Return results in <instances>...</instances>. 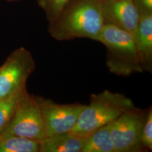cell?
<instances>
[{
    "instance_id": "8fae6325",
    "label": "cell",
    "mask_w": 152,
    "mask_h": 152,
    "mask_svg": "<svg viewBox=\"0 0 152 152\" xmlns=\"http://www.w3.org/2000/svg\"><path fill=\"white\" fill-rule=\"evenodd\" d=\"M82 152H116L110 124L99 128L85 137Z\"/></svg>"
},
{
    "instance_id": "52a82bcc",
    "label": "cell",
    "mask_w": 152,
    "mask_h": 152,
    "mask_svg": "<svg viewBox=\"0 0 152 152\" xmlns=\"http://www.w3.org/2000/svg\"><path fill=\"white\" fill-rule=\"evenodd\" d=\"M41 109L47 137L69 132L86 105L60 104L43 96H34Z\"/></svg>"
},
{
    "instance_id": "ba28073f",
    "label": "cell",
    "mask_w": 152,
    "mask_h": 152,
    "mask_svg": "<svg viewBox=\"0 0 152 152\" xmlns=\"http://www.w3.org/2000/svg\"><path fill=\"white\" fill-rule=\"evenodd\" d=\"M104 24L113 25L134 35L139 12L134 0H102Z\"/></svg>"
},
{
    "instance_id": "8992f818",
    "label": "cell",
    "mask_w": 152,
    "mask_h": 152,
    "mask_svg": "<svg viewBox=\"0 0 152 152\" xmlns=\"http://www.w3.org/2000/svg\"><path fill=\"white\" fill-rule=\"evenodd\" d=\"M148 110L136 107L126 111L110 124L116 152L146 151L141 144V133Z\"/></svg>"
},
{
    "instance_id": "e0dca14e",
    "label": "cell",
    "mask_w": 152,
    "mask_h": 152,
    "mask_svg": "<svg viewBox=\"0 0 152 152\" xmlns=\"http://www.w3.org/2000/svg\"><path fill=\"white\" fill-rule=\"evenodd\" d=\"M7 1H9V2H13V1H20V0H6Z\"/></svg>"
},
{
    "instance_id": "4fadbf2b",
    "label": "cell",
    "mask_w": 152,
    "mask_h": 152,
    "mask_svg": "<svg viewBox=\"0 0 152 152\" xmlns=\"http://www.w3.org/2000/svg\"><path fill=\"white\" fill-rule=\"evenodd\" d=\"M27 88L0 100V135L11 122L21 98Z\"/></svg>"
},
{
    "instance_id": "6da1fadb",
    "label": "cell",
    "mask_w": 152,
    "mask_h": 152,
    "mask_svg": "<svg viewBox=\"0 0 152 152\" xmlns=\"http://www.w3.org/2000/svg\"><path fill=\"white\" fill-rule=\"evenodd\" d=\"M104 24L102 0H69L59 15L49 22L48 29L60 41L80 38L98 41Z\"/></svg>"
},
{
    "instance_id": "277c9868",
    "label": "cell",
    "mask_w": 152,
    "mask_h": 152,
    "mask_svg": "<svg viewBox=\"0 0 152 152\" xmlns=\"http://www.w3.org/2000/svg\"><path fill=\"white\" fill-rule=\"evenodd\" d=\"M21 136L36 141L46 137L41 109L34 95L25 92L11 122L0 136Z\"/></svg>"
},
{
    "instance_id": "5bb4252c",
    "label": "cell",
    "mask_w": 152,
    "mask_h": 152,
    "mask_svg": "<svg viewBox=\"0 0 152 152\" xmlns=\"http://www.w3.org/2000/svg\"><path fill=\"white\" fill-rule=\"evenodd\" d=\"M69 0H37L38 6L43 10L50 22L59 15Z\"/></svg>"
},
{
    "instance_id": "3957f363",
    "label": "cell",
    "mask_w": 152,
    "mask_h": 152,
    "mask_svg": "<svg viewBox=\"0 0 152 152\" xmlns=\"http://www.w3.org/2000/svg\"><path fill=\"white\" fill-rule=\"evenodd\" d=\"M98 42L107 49L106 65L112 73L126 77L144 72L132 33L113 25L104 24Z\"/></svg>"
},
{
    "instance_id": "30bf717a",
    "label": "cell",
    "mask_w": 152,
    "mask_h": 152,
    "mask_svg": "<svg viewBox=\"0 0 152 152\" xmlns=\"http://www.w3.org/2000/svg\"><path fill=\"white\" fill-rule=\"evenodd\" d=\"M85 137L63 133L46 137L39 142V152H82Z\"/></svg>"
},
{
    "instance_id": "9c48e42d",
    "label": "cell",
    "mask_w": 152,
    "mask_h": 152,
    "mask_svg": "<svg viewBox=\"0 0 152 152\" xmlns=\"http://www.w3.org/2000/svg\"><path fill=\"white\" fill-rule=\"evenodd\" d=\"M134 36L143 71L152 73V12L139 14Z\"/></svg>"
},
{
    "instance_id": "9a60e30c",
    "label": "cell",
    "mask_w": 152,
    "mask_h": 152,
    "mask_svg": "<svg viewBox=\"0 0 152 152\" xmlns=\"http://www.w3.org/2000/svg\"><path fill=\"white\" fill-rule=\"evenodd\" d=\"M141 144L142 147L147 150H152V107L148 109L146 121L142 128L141 136Z\"/></svg>"
},
{
    "instance_id": "7a4b0ae2",
    "label": "cell",
    "mask_w": 152,
    "mask_h": 152,
    "mask_svg": "<svg viewBox=\"0 0 152 152\" xmlns=\"http://www.w3.org/2000/svg\"><path fill=\"white\" fill-rule=\"evenodd\" d=\"M135 107L132 100L123 94L107 90L96 94H92L90 103L82 110L69 132L77 136L86 137Z\"/></svg>"
},
{
    "instance_id": "5b68a950",
    "label": "cell",
    "mask_w": 152,
    "mask_h": 152,
    "mask_svg": "<svg viewBox=\"0 0 152 152\" xmlns=\"http://www.w3.org/2000/svg\"><path fill=\"white\" fill-rule=\"evenodd\" d=\"M36 68L32 54L20 47L15 50L0 66V100L24 90Z\"/></svg>"
},
{
    "instance_id": "2e32d148",
    "label": "cell",
    "mask_w": 152,
    "mask_h": 152,
    "mask_svg": "<svg viewBox=\"0 0 152 152\" xmlns=\"http://www.w3.org/2000/svg\"><path fill=\"white\" fill-rule=\"evenodd\" d=\"M139 14L152 12V0H134Z\"/></svg>"
},
{
    "instance_id": "7c38bea8",
    "label": "cell",
    "mask_w": 152,
    "mask_h": 152,
    "mask_svg": "<svg viewBox=\"0 0 152 152\" xmlns=\"http://www.w3.org/2000/svg\"><path fill=\"white\" fill-rule=\"evenodd\" d=\"M39 141L21 136H0V152H39Z\"/></svg>"
}]
</instances>
